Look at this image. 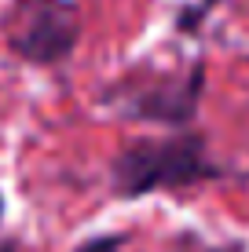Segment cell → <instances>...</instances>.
I'll list each match as a JSON object with an SVG mask.
<instances>
[{"label":"cell","instance_id":"7","mask_svg":"<svg viewBox=\"0 0 249 252\" xmlns=\"http://www.w3.org/2000/svg\"><path fill=\"white\" fill-rule=\"evenodd\" d=\"M213 4H216V0H205V7H213Z\"/></svg>","mask_w":249,"mask_h":252},{"label":"cell","instance_id":"3","mask_svg":"<svg viewBox=\"0 0 249 252\" xmlns=\"http://www.w3.org/2000/svg\"><path fill=\"white\" fill-rule=\"evenodd\" d=\"M0 30L19 59L33 66H55L73 55L81 15L73 0H11Z\"/></svg>","mask_w":249,"mask_h":252},{"label":"cell","instance_id":"4","mask_svg":"<svg viewBox=\"0 0 249 252\" xmlns=\"http://www.w3.org/2000/svg\"><path fill=\"white\" fill-rule=\"evenodd\" d=\"M73 252H128V238L125 234H99V238L77 245Z\"/></svg>","mask_w":249,"mask_h":252},{"label":"cell","instance_id":"1","mask_svg":"<svg viewBox=\"0 0 249 252\" xmlns=\"http://www.w3.org/2000/svg\"><path fill=\"white\" fill-rule=\"evenodd\" d=\"M224 168L209 161L205 139L194 132L169 139H140L110 164V187L117 197H143L154 190H183L220 179Z\"/></svg>","mask_w":249,"mask_h":252},{"label":"cell","instance_id":"2","mask_svg":"<svg viewBox=\"0 0 249 252\" xmlns=\"http://www.w3.org/2000/svg\"><path fill=\"white\" fill-rule=\"evenodd\" d=\"M205 88V66L191 63L183 73H158V69H136L121 84L107 88V102L121 117L154 121V125H187L198 114Z\"/></svg>","mask_w":249,"mask_h":252},{"label":"cell","instance_id":"6","mask_svg":"<svg viewBox=\"0 0 249 252\" xmlns=\"http://www.w3.org/2000/svg\"><path fill=\"white\" fill-rule=\"evenodd\" d=\"M0 220H4V197H0Z\"/></svg>","mask_w":249,"mask_h":252},{"label":"cell","instance_id":"5","mask_svg":"<svg viewBox=\"0 0 249 252\" xmlns=\"http://www.w3.org/2000/svg\"><path fill=\"white\" fill-rule=\"evenodd\" d=\"M213 252H238V249H213Z\"/></svg>","mask_w":249,"mask_h":252}]
</instances>
